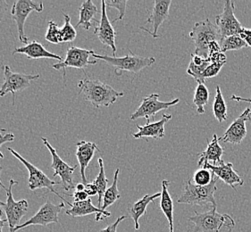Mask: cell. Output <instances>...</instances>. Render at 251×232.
Listing matches in <instances>:
<instances>
[{"label":"cell","mask_w":251,"mask_h":232,"mask_svg":"<svg viewBox=\"0 0 251 232\" xmlns=\"http://www.w3.org/2000/svg\"><path fill=\"white\" fill-rule=\"evenodd\" d=\"M14 140H15V135L13 133L8 132V133H6L5 135H2V136L0 137V147L5 143L14 141ZM0 158L1 159L4 158V155L1 153V151H0Z\"/></svg>","instance_id":"cell-41"},{"label":"cell","mask_w":251,"mask_h":232,"mask_svg":"<svg viewBox=\"0 0 251 232\" xmlns=\"http://www.w3.org/2000/svg\"><path fill=\"white\" fill-rule=\"evenodd\" d=\"M188 220L193 224V227L187 232H220L222 230L231 232L235 226L233 219L229 214L216 212V207L201 213L195 212Z\"/></svg>","instance_id":"cell-2"},{"label":"cell","mask_w":251,"mask_h":232,"mask_svg":"<svg viewBox=\"0 0 251 232\" xmlns=\"http://www.w3.org/2000/svg\"><path fill=\"white\" fill-rule=\"evenodd\" d=\"M173 116L172 115H163L160 121L156 122H147L144 126L136 125L138 128V132L133 133L132 136L134 139L142 138H153L156 139H161L165 137V125L167 121H170Z\"/></svg>","instance_id":"cell-20"},{"label":"cell","mask_w":251,"mask_h":232,"mask_svg":"<svg viewBox=\"0 0 251 232\" xmlns=\"http://www.w3.org/2000/svg\"><path fill=\"white\" fill-rule=\"evenodd\" d=\"M98 13L99 10L91 0L84 1L79 7V22L76 23L75 28L81 25L84 30H90L92 26L91 21L95 20Z\"/></svg>","instance_id":"cell-25"},{"label":"cell","mask_w":251,"mask_h":232,"mask_svg":"<svg viewBox=\"0 0 251 232\" xmlns=\"http://www.w3.org/2000/svg\"><path fill=\"white\" fill-rule=\"evenodd\" d=\"M214 176H215L214 173L209 169L201 168L194 173L192 182L193 184H195L197 186L205 187L211 183Z\"/></svg>","instance_id":"cell-34"},{"label":"cell","mask_w":251,"mask_h":232,"mask_svg":"<svg viewBox=\"0 0 251 232\" xmlns=\"http://www.w3.org/2000/svg\"><path fill=\"white\" fill-rule=\"evenodd\" d=\"M120 170L117 169L115 172V176H114V182L112 183L110 187H108L106 190V193L103 197V204L101 206V209L103 211H106L107 207L112 206L114 203H116L118 199H120L121 195L118 190L117 187V183H118V175H119Z\"/></svg>","instance_id":"cell-27"},{"label":"cell","mask_w":251,"mask_h":232,"mask_svg":"<svg viewBox=\"0 0 251 232\" xmlns=\"http://www.w3.org/2000/svg\"><path fill=\"white\" fill-rule=\"evenodd\" d=\"M78 87L80 88V94L83 95L86 101L91 102L96 108L108 107L116 103L119 97L125 96V92L116 91L110 85L99 80L85 78L79 81Z\"/></svg>","instance_id":"cell-1"},{"label":"cell","mask_w":251,"mask_h":232,"mask_svg":"<svg viewBox=\"0 0 251 232\" xmlns=\"http://www.w3.org/2000/svg\"><path fill=\"white\" fill-rule=\"evenodd\" d=\"M41 140L43 144L47 146L49 151L52 157V163H51V168L54 170V175L53 176H59L61 179L60 184L63 188L68 191L71 188H75L76 184L74 182V173L76 170V168L79 166L78 164H75L74 166H71L66 162L63 161L62 158L59 157L57 152L53 146H51L50 143L46 138H41Z\"/></svg>","instance_id":"cell-8"},{"label":"cell","mask_w":251,"mask_h":232,"mask_svg":"<svg viewBox=\"0 0 251 232\" xmlns=\"http://www.w3.org/2000/svg\"><path fill=\"white\" fill-rule=\"evenodd\" d=\"M45 39L46 41L53 44L61 43L60 28L57 26L54 21L49 22Z\"/></svg>","instance_id":"cell-35"},{"label":"cell","mask_w":251,"mask_h":232,"mask_svg":"<svg viewBox=\"0 0 251 232\" xmlns=\"http://www.w3.org/2000/svg\"><path fill=\"white\" fill-rule=\"evenodd\" d=\"M208 58L211 63H221V64H226V56L223 52L214 53L208 56Z\"/></svg>","instance_id":"cell-39"},{"label":"cell","mask_w":251,"mask_h":232,"mask_svg":"<svg viewBox=\"0 0 251 232\" xmlns=\"http://www.w3.org/2000/svg\"><path fill=\"white\" fill-rule=\"evenodd\" d=\"M4 71V82L0 88V96H4L12 93L15 99V93L19 91H25L30 85V81L39 79L40 75H30L25 73L14 72L11 70L10 66H3Z\"/></svg>","instance_id":"cell-11"},{"label":"cell","mask_w":251,"mask_h":232,"mask_svg":"<svg viewBox=\"0 0 251 232\" xmlns=\"http://www.w3.org/2000/svg\"><path fill=\"white\" fill-rule=\"evenodd\" d=\"M105 212L106 211H103L101 208L93 206L91 198H89L86 201H82V202L73 203L70 209L66 210V214L72 216V217H82V216L90 215L92 213L98 214V213H102V212Z\"/></svg>","instance_id":"cell-26"},{"label":"cell","mask_w":251,"mask_h":232,"mask_svg":"<svg viewBox=\"0 0 251 232\" xmlns=\"http://www.w3.org/2000/svg\"><path fill=\"white\" fill-rule=\"evenodd\" d=\"M99 164H100V172L98 174V176L94 180L93 183L95 184L96 187L98 188V196H99V199H98V207L100 208L102 202H103V197L106 193V190L107 189V184H108V180L106 179V173H105V168H104V162L102 158H99Z\"/></svg>","instance_id":"cell-28"},{"label":"cell","mask_w":251,"mask_h":232,"mask_svg":"<svg viewBox=\"0 0 251 232\" xmlns=\"http://www.w3.org/2000/svg\"><path fill=\"white\" fill-rule=\"evenodd\" d=\"M106 7H112V8H116L119 12V16L114 19L113 22H117L124 19L126 13V5H127V1H115V0H106L105 1Z\"/></svg>","instance_id":"cell-36"},{"label":"cell","mask_w":251,"mask_h":232,"mask_svg":"<svg viewBox=\"0 0 251 232\" xmlns=\"http://www.w3.org/2000/svg\"><path fill=\"white\" fill-rule=\"evenodd\" d=\"M170 182L167 180H164L162 182V191H161L160 210L165 214L167 221L169 222V229L170 232H175L174 231V203L171 196L168 191V187Z\"/></svg>","instance_id":"cell-24"},{"label":"cell","mask_w":251,"mask_h":232,"mask_svg":"<svg viewBox=\"0 0 251 232\" xmlns=\"http://www.w3.org/2000/svg\"><path fill=\"white\" fill-rule=\"evenodd\" d=\"M18 182L14 179H10L9 186L5 188L6 192V204L4 207L7 224L9 227V232H15V228L20 225L21 220L25 217L28 212V202L26 199H22L20 201H15L12 188L13 186L17 185Z\"/></svg>","instance_id":"cell-7"},{"label":"cell","mask_w":251,"mask_h":232,"mask_svg":"<svg viewBox=\"0 0 251 232\" xmlns=\"http://www.w3.org/2000/svg\"><path fill=\"white\" fill-rule=\"evenodd\" d=\"M189 37L194 42L195 45V55L202 56L203 58H208V46L213 41L220 42L221 36L217 28L209 19L196 23Z\"/></svg>","instance_id":"cell-4"},{"label":"cell","mask_w":251,"mask_h":232,"mask_svg":"<svg viewBox=\"0 0 251 232\" xmlns=\"http://www.w3.org/2000/svg\"><path fill=\"white\" fill-rule=\"evenodd\" d=\"M234 2L227 0L225 3L224 11L221 15L216 16V23L221 39L230 36L240 35L243 27L234 15Z\"/></svg>","instance_id":"cell-14"},{"label":"cell","mask_w":251,"mask_h":232,"mask_svg":"<svg viewBox=\"0 0 251 232\" xmlns=\"http://www.w3.org/2000/svg\"><path fill=\"white\" fill-rule=\"evenodd\" d=\"M2 216H3V212H2V210L0 209V232H3V228H4V226L6 224V222H7V220L3 219Z\"/></svg>","instance_id":"cell-46"},{"label":"cell","mask_w":251,"mask_h":232,"mask_svg":"<svg viewBox=\"0 0 251 232\" xmlns=\"http://www.w3.org/2000/svg\"><path fill=\"white\" fill-rule=\"evenodd\" d=\"M171 0H155L154 6L151 12V15L146 22L147 24L151 23L152 25V31L149 32L153 38L156 39L158 37V29L161 24L166 20L169 16V10L171 5Z\"/></svg>","instance_id":"cell-18"},{"label":"cell","mask_w":251,"mask_h":232,"mask_svg":"<svg viewBox=\"0 0 251 232\" xmlns=\"http://www.w3.org/2000/svg\"><path fill=\"white\" fill-rule=\"evenodd\" d=\"M64 207H65L64 203L54 205L50 200H47L45 204L40 207V210L36 212L32 217L15 228V232L24 230L31 225H40V226L46 227L50 223H57L59 222L58 215Z\"/></svg>","instance_id":"cell-13"},{"label":"cell","mask_w":251,"mask_h":232,"mask_svg":"<svg viewBox=\"0 0 251 232\" xmlns=\"http://www.w3.org/2000/svg\"><path fill=\"white\" fill-rule=\"evenodd\" d=\"M209 99V91L207 90L205 84H198L194 96H193V103L197 107V113L199 115L205 114V106L208 103Z\"/></svg>","instance_id":"cell-30"},{"label":"cell","mask_w":251,"mask_h":232,"mask_svg":"<svg viewBox=\"0 0 251 232\" xmlns=\"http://www.w3.org/2000/svg\"><path fill=\"white\" fill-rule=\"evenodd\" d=\"M219 44L223 53H226L227 51L240 50L241 48L248 46L246 42L239 35L230 36L221 39Z\"/></svg>","instance_id":"cell-31"},{"label":"cell","mask_w":251,"mask_h":232,"mask_svg":"<svg viewBox=\"0 0 251 232\" xmlns=\"http://www.w3.org/2000/svg\"><path fill=\"white\" fill-rule=\"evenodd\" d=\"M239 36L241 37L243 41L246 42L248 46H251V29L243 27L241 34Z\"/></svg>","instance_id":"cell-42"},{"label":"cell","mask_w":251,"mask_h":232,"mask_svg":"<svg viewBox=\"0 0 251 232\" xmlns=\"http://www.w3.org/2000/svg\"><path fill=\"white\" fill-rule=\"evenodd\" d=\"M160 197L161 193H156L154 195H147L145 197H142L140 200H138L137 202L129 205L128 212H129V214H130L131 219L134 222L136 231H138L140 229L139 220H140L141 216H143L145 214L148 206L151 203L155 202L156 198Z\"/></svg>","instance_id":"cell-23"},{"label":"cell","mask_w":251,"mask_h":232,"mask_svg":"<svg viewBox=\"0 0 251 232\" xmlns=\"http://www.w3.org/2000/svg\"><path fill=\"white\" fill-rule=\"evenodd\" d=\"M76 147H77L76 157L80 166L81 182L83 184H87L88 182L86 179V169L89 166L91 160L93 159L96 152L100 151V149L95 143L84 141V140L78 142L76 144Z\"/></svg>","instance_id":"cell-19"},{"label":"cell","mask_w":251,"mask_h":232,"mask_svg":"<svg viewBox=\"0 0 251 232\" xmlns=\"http://www.w3.org/2000/svg\"><path fill=\"white\" fill-rule=\"evenodd\" d=\"M2 169H3V168L0 166V175H1V172H2ZM1 187H2V188H4L5 190V188H6V187H5V185H4L3 183H2V182H1V180H0V188H1Z\"/></svg>","instance_id":"cell-48"},{"label":"cell","mask_w":251,"mask_h":232,"mask_svg":"<svg viewBox=\"0 0 251 232\" xmlns=\"http://www.w3.org/2000/svg\"><path fill=\"white\" fill-rule=\"evenodd\" d=\"M211 62L209 60V58H207L201 66H196L193 63L190 62L189 67L187 69V73L189 75H191L193 79H195L199 84H205V77L204 73L206 70V68L210 66Z\"/></svg>","instance_id":"cell-33"},{"label":"cell","mask_w":251,"mask_h":232,"mask_svg":"<svg viewBox=\"0 0 251 232\" xmlns=\"http://www.w3.org/2000/svg\"><path fill=\"white\" fill-rule=\"evenodd\" d=\"M213 112L217 121L223 122L227 120L228 118L227 106H226L225 98L223 96L221 89L219 86L216 87V96L213 104Z\"/></svg>","instance_id":"cell-29"},{"label":"cell","mask_w":251,"mask_h":232,"mask_svg":"<svg viewBox=\"0 0 251 232\" xmlns=\"http://www.w3.org/2000/svg\"><path fill=\"white\" fill-rule=\"evenodd\" d=\"M69 196L75 199V202H82L90 198L85 191H75L73 195H69Z\"/></svg>","instance_id":"cell-40"},{"label":"cell","mask_w":251,"mask_h":232,"mask_svg":"<svg viewBox=\"0 0 251 232\" xmlns=\"http://www.w3.org/2000/svg\"><path fill=\"white\" fill-rule=\"evenodd\" d=\"M8 150L12 153V155L17 158L19 161L26 167V169L28 170L29 172V180H28V187L30 188L31 191H35L37 189H40V188H47L49 191L54 193L55 195H56L57 197H60L61 199L69 206L72 207L73 204H71L70 202L65 200V198L62 197L61 195H59L57 191L55 189V186L56 185H59L60 182H54L50 180L49 177L46 175L44 172H42L41 170H40L38 167H36L35 165H33L32 163H30V162L27 161L26 159H25L24 157L21 156L19 153L15 151L13 148L8 147Z\"/></svg>","instance_id":"cell-6"},{"label":"cell","mask_w":251,"mask_h":232,"mask_svg":"<svg viewBox=\"0 0 251 232\" xmlns=\"http://www.w3.org/2000/svg\"><path fill=\"white\" fill-rule=\"evenodd\" d=\"M2 136V135H1V134H0V137Z\"/></svg>","instance_id":"cell-50"},{"label":"cell","mask_w":251,"mask_h":232,"mask_svg":"<svg viewBox=\"0 0 251 232\" xmlns=\"http://www.w3.org/2000/svg\"><path fill=\"white\" fill-rule=\"evenodd\" d=\"M22 54L25 55L29 59H40V58H48V59H55V60L63 61L60 56H57L54 53H51L46 49L45 46L40 43L39 41H30L27 45L16 47L13 51V55Z\"/></svg>","instance_id":"cell-21"},{"label":"cell","mask_w":251,"mask_h":232,"mask_svg":"<svg viewBox=\"0 0 251 232\" xmlns=\"http://www.w3.org/2000/svg\"><path fill=\"white\" fill-rule=\"evenodd\" d=\"M43 9H44L43 3L41 2L35 3L32 0H18L14 3L11 11V15L18 28L19 40L22 43L25 45L29 43L28 38L25 32V24L27 17L32 11L40 13L43 11Z\"/></svg>","instance_id":"cell-9"},{"label":"cell","mask_w":251,"mask_h":232,"mask_svg":"<svg viewBox=\"0 0 251 232\" xmlns=\"http://www.w3.org/2000/svg\"><path fill=\"white\" fill-rule=\"evenodd\" d=\"M65 23L60 28L61 43H72L77 37L75 27L71 23V18L67 14H64Z\"/></svg>","instance_id":"cell-32"},{"label":"cell","mask_w":251,"mask_h":232,"mask_svg":"<svg viewBox=\"0 0 251 232\" xmlns=\"http://www.w3.org/2000/svg\"><path fill=\"white\" fill-rule=\"evenodd\" d=\"M91 56L95 57L96 59L106 62L107 65L116 67V74H120L121 71H130L133 73H139L140 71L146 67L153 66L156 62L154 57H144V56H137L131 51H129V54L124 57H116V56H102L96 54L94 51L91 52Z\"/></svg>","instance_id":"cell-5"},{"label":"cell","mask_w":251,"mask_h":232,"mask_svg":"<svg viewBox=\"0 0 251 232\" xmlns=\"http://www.w3.org/2000/svg\"><path fill=\"white\" fill-rule=\"evenodd\" d=\"M84 191L88 194L89 197H94L96 195H98V188H97L95 184L93 182L85 184V190Z\"/></svg>","instance_id":"cell-43"},{"label":"cell","mask_w":251,"mask_h":232,"mask_svg":"<svg viewBox=\"0 0 251 232\" xmlns=\"http://www.w3.org/2000/svg\"><path fill=\"white\" fill-rule=\"evenodd\" d=\"M203 168L209 169L218 179L232 187L234 190L236 189L235 186H243L244 184L241 177L233 169V164L231 162H225L223 161L217 165L208 163Z\"/></svg>","instance_id":"cell-17"},{"label":"cell","mask_w":251,"mask_h":232,"mask_svg":"<svg viewBox=\"0 0 251 232\" xmlns=\"http://www.w3.org/2000/svg\"><path fill=\"white\" fill-rule=\"evenodd\" d=\"M180 102L179 98H176L170 102H162L159 100V94L153 93L150 96H146L141 100V106H139L130 119L135 121L139 118H146L147 122H151V117H155L158 112L166 110L172 106H176Z\"/></svg>","instance_id":"cell-10"},{"label":"cell","mask_w":251,"mask_h":232,"mask_svg":"<svg viewBox=\"0 0 251 232\" xmlns=\"http://www.w3.org/2000/svg\"><path fill=\"white\" fill-rule=\"evenodd\" d=\"M251 121V108L248 107L236 120L232 121L231 125L226 130L219 141L231 143L233 145L241 144L247 136V121Z\"/></svg>","instance_id":"cell-16"},{"label":"cell","mask_w":251,"mask_h":232,"mask_svg":"<svg viewBox=\"0 0 251 232\" xmlns=\"http://www.w3.org/2000/svg\"><path fill=\"white\" fill-rule=\"evenodd\" d=\"M215 175V174H214ZM218 178L215 175L211 183L205 187L197 186L193 184L191 180L185 182L183 192L181 197L177 200L179 204H188L192 206L199 207H209V209L216 207L215 193L217 190L216 182Z\"/></svg>","instance_id":"cell-3"},{"label":"cell","mask_w":251,"mask_h":232,"mask_svg":"<svg viewBox=\"0 0 251 232\" xmlns=\"http://www.w3.org/2000/svg\"><path fill=\"white\" fill-rule=\"evenodd\" d=\"M231 100L238 102H246L251 104V98H246V97H242V96H236V95H232L231 96Z\"/></svg>","instance_id":"cell-45"},{"label":"cell","mask_w":251,"mask_h":232,"mask_svg":"<svg viewBox=\"0 0 251 232\" xmlns=\"http://www.w3.org/2000/svg\"><path fill=\"white\" fill-rule=\"evenodd\" d=\"M75 189V191H84L85 190V184H83V183H77Z\"/></svg>","instance_id":"cell-47"},{"label":"cell","mask_w":251,"mask_h":232,"mask_svg":"<svg viewBox=\"0 0 251 232\" xmlns=\"http://www.w3.org/2000/svg\"><path fill=\"white\" fill-rule=\"evenodd\" d=\"M96 22H97V24L95 26L94 34L97 35L103 45L107 46L110 47L113 51V55L116 56V50H117L116 45V32L106 15V5L104 0L101 1L100 20L96 21Z\"/></svg>","instance_id":"cell-15"},{"label":"cell","mask_w":251,"mask_h":232,"mask_svg":"<svg viewBox=\"0 0 251 232\" xmlns=\"http://www.w3.org/2000/svg\"><path fill=\"white\" fill-rule=\"evenodd\" d=\"M126 219H127L126 215H122L120 217L117 218V220H116V222H114V223H112L109 226H107V227L105 228V229L101 230L100 232H116L119 223H120L121 222H123L124 220H126Z\"/></svg>","instance_id":"cell-38"},{"label":"cell","mask_w":251,"mask_h":232,"mask_svg":"<svg viewBox=\"0 0 251 232\" xmlns=\"http://www.w3.org/2000/svg\"><path fill=\"white\" fill-rule=\"evenodd\" d=\"M207 146L206 150L202 152L199 155L200 160H199V167L203 168L206 166V164L212 162L213 165H217L223 162L222 156L224 155V148L219 144V139L217 135H213V139L211 141H207Z\"/></svg>","instance_id":"cell-22"},{"label":"cell","mask_w":251,"mask_h":232,"mask_svg":"<svg viewBox=\"0 0 251 232\" xmlns=\"http://www.w3.org/2000/svg\"><path fill=\"white\" fill-rule=\"evenodd\" d=\"M8 11V3L5 0H0V23L4 20Z\"/></svg>","instance_id":"cell-44"},{"label":"cell","mask_w":251,"mask_h":232,"mask_svg":"<svg viewBox=\"0 0 251 232\" xmlns=\"http://www.w3.org/2000/svg\"><path fill=\"white\" fill-rule=\"evenodd\" d=\"M92 50H88L84 48H80L77 46H71L66 51V56L65 60L59 62L58 64L53 65L52 67L55 70H65L66 77V68H76L85 71L86 68L89 66H94L98 64L97 60H90Z\"/></svg>","instance_id":"cell-12"},{"label":"cell","mask_w":251,"mask_h":232,"mask_svg":"<svg viewBox=\"0 0 251 232\" xmlns=\"http://www.w3.org/2000/svg\"><path fill=\"white\" fill-rule=\"evenodd\" d=\"M5 203L1 202V201H0V207H5Z\"/></svg>","instance_id":"cell-49"},{"label":"cell","mask_w":251,"mask_h":232,"mask_svg":"<svg viewBox=\"0 0 251 232\" xmlns=\"http://www.w3.org/2000/svg\"><path fill=\"white\" fill-rule=\"evenodd\" d=\"M224 66H225V64H221V63H211L210 66L206 68L205 73H204L205 80L216 77L220 72Z\"/></svg>","instance_id":"cell-37"}]
</instances>
